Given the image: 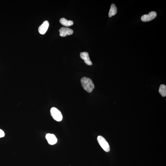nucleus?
<instances>
[{"instance_id":"obj_6","label":"nucleus","mask_w":166,"mask_h":166,"mask_svg":"<svg viewBox=\"0 0 166 166\" xmlns=\"http://www.w3.org/2000/svg\"><path fill=\"white\" fill-rule=\"evenodd\" d=\"M46 138L48 143L50 145H54L57 143V139L54 135L47 134L46 135Z\"/></svg>"},{"instance_id":"obj_5","label":"nucleus","mask_w":166,"mask_h":166,"mask_svg":"<svg viewBox=\"0 0 166 166\" xmlns=\"http://www.w3.org/2000/svg\"><path fill=\"white\" fill-rule=\"evenodd\" d=\"M60 36L61 37H65L73 34V31L71 29L66 27H62L59 30Z\"/></svg>"},{"instance_id":"obj_3","label":"nucleus","mask_w":166,"mask_h":166,"mask_svg":"<svg viewBox=\"0 0 166 166\" xmlns=\"http://www.w3.org/2000/svg\"><path fill=\"white\" fill-rule=\"evenodd\" d=\"M97 141L100 146L106 152H108L110 151V147L106 140L101 136L97 137Z\"/></svg>"},{"instance_id":"obj_12","label":"nucleus","mask_w":166,"mask_h":166,"mask_svg":"<svg viewBox=\"0 0 166 166\" xmlns=\"http://www.w3.org/2000/svg\"><path fill=\"white\" fill-rule=\"evenodd\" d=\"M5 136V133L3 131L0 129V138L3 137Z\"/></svg>"},{"instance_id":"obj_4","label":"nucleus","mask_w":166,"mask_h":166,"mask_svg":"<svg viewBox=\"0 0 166 166\" xmlns=\"http://www.w3.org/2000/svg\"><path fill=\"white\" fill-rule=\"evenodd\" d=\"M157 15V13L155 11H151L148 14H145L142 16L141 20L144 22L151 21L155 19Z\"/></svg>"},{"instance_id":"obj_1","label":"nucleus","mask_w":166,"mask_h":166,"mask_svg":"<svg viewBox=\"0 0 166 166\" xmlns=\"http://www.w3.org/2000/svg\"><path fill=\"white\" fill-rule=\"evenodd\" d=\"M81 85L84 89L88 93H91L94 88L92 80L87 77H83L81 80Z\"/></svg>"},{"instance_id":"obj_9","label":"nucleus","mask_w":166,"mask_h":166,"mask_svg":"<svg viewBox=\"0 0 166 166\" xmlns=\"http://www.w3.org/2000/svg\"><path fill=\"white\" fill-rule=\"evenodd\" d=\"M59 21L62 25L66 27H70L74 24L73 21L71 20H68L64 18L61 19Z\"/></svg>"},{"instance_id":"obj_2","label":"nucleus","mask_w":166,"mask_h":166,"mask_svg":"<svg viewBox=\"0 0 166 166\" xmlns=\"http://www.w3.org/2000/svg\"><path fill=\"white\" fill-rule=\"evenodd\" d=\"M51 115L53 119L56 121L60 122L62 119V115L61 112L55 107H52L51 109Z\"/></svg>"},{"instance_id":"obj_11","label":"nucleus","mask_w":166,"mask_h":166,"mask_svg":"<svg viewBox=\"0 0 166 166\" xmlns=\"http://www.w3.org/2000/svg\"><path fill=\"white\" fill-rule=\"evenodd\" d=\"M159 92L161 96L165 97L166 96V86L164 84H161L160 86Z\"/></svg>"},{"instance_id":"obj_7","label":"nucleus","mask_w":166,"mask_h":166,"mask_svg":"<svg viewBox=\"0 0 166 166\" xmlns=\"http://www.w3.org/2000/svg\"><path fill=\"white\" fill-rule=\"evenodd\" d=\"M49 25V22L47 21L44 22L43 24L39 28L38 30L40 34L42 35L45 34L48 28Z\"/></svg>"},{"instance_id":"obj_8","label":"nucleus","mask_w":166,"mask_h":166,"mask_svg":"<svg viewBox=\"0 0 166 166\" xmlns=\"http://www.w3.org/2000/svg\"><path fill=\"white\" fill-rule=\"evenodd\" d=\"M80 57L81 59L84 60L85 63L87 65H90L92 64V62L90 59L89 55L87 52H81L80 54Z\"/></svg>"},{"instance_id":"obj_10","label":"nucleus","mask_w":166,"mask_h":166,"mask_svg":"<svg viewBox=\"0 0 166 166\" xmlns=\"http://www.w3.org/2000/svg\"><path fill=\"white\" fill-rule=\"evenodd\" d=\"M117 7L114 4H112L109 13V16L111 17L115 15L117 13Z\"/></svg>"}]
</instances>
